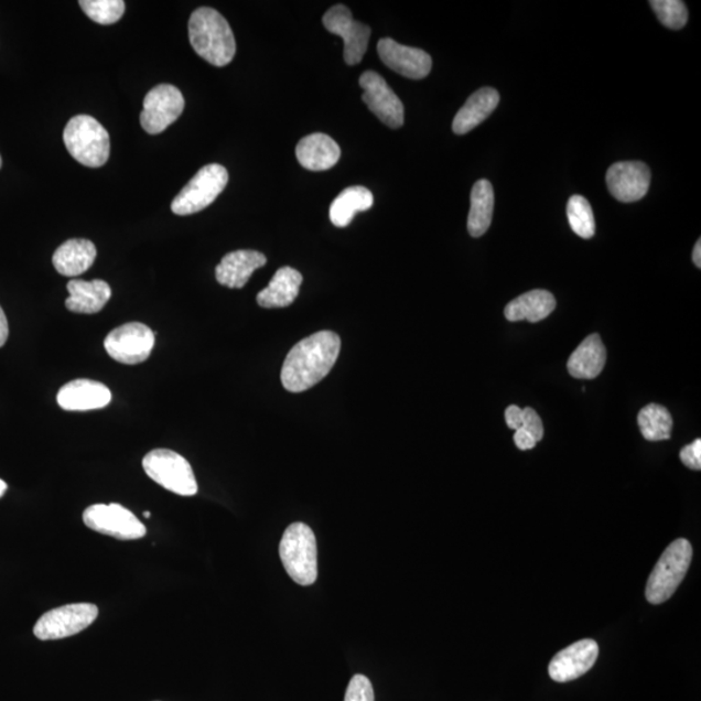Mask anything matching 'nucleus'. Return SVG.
<instances>
[{"label": "nucleus", "instance_id": "obj_1", "mask_svg": "<svg viewBox=\"0 0 701 701\" xmlns=\"http://www.w3.org/2000/svg\"><path fill=\"white\" fill-rule=\"evenodd\" d=\"M338 334L323 331L312 334L291 348L284 359L281 381L290 392H303L331 374L341 353Z\"/></svg>", "mask_w": 701, "mask_h": 701}, {"label": "nucleus", "instance_id": "obj_17", "mask_svg": "<svg viewBox=\"0 0 701 701\" xmlns=\"http://www.w3.org/2000/svg\"><path fill=\"white\" fill-rule=\"evenodd\" d=\"M57 405L64 411H93L111 403L112 393L104 384L91 379H75L62 387L57 393Z\"/></svg>", "mask_w": 701, "mask_h": 701}, {"label": "nucleus", "instance_id": "obj_9", "mask_svg": "<svg viewBox=\"0 0 701 701\" xmlns=\"http://www.w3.org/2000/svg\"><path fill=\"white\" fill-rule=\"evenodd\" d=\"M84 522L87 528L120 540H136L145 536V526L134 514L120 504H94L86 508Z\"/></svg>", "mask_w": 701, "mask_h": 701}, {"label": "nucleus", "instance_id": "obj_11", "mask_svg": "<svg viewBox=\"0 0 701 701\" xmlns=\"http://www.w3.org/2000/svg\"><path fill=\"white\" fill-rule=\"evenodd\" d=\"M185 98L177 87L162 84L153 87L143 100L141 126L155 136L171 127L184 112Z\"/></svg>", "mask_w": 701, "mask_h": 701}, {"label": "nucleus", "instance_id": "obj_33", "mask_svg": "<svg viewBox=\"0 0 701 701\" xmlns=\"http://www.w3.org/2000/svg\"><path fill=\"white\" fill-rule=\"evenodd\" d=\"M345 701H375L374 686L368 677L356 675L350 679Z\"/></svg>", "mask_w": 701, "mask_h": 701}, {"label": "nucleus", "instance_id": "obj_13", "mask_svg": "<svg viewBox=\"0 0 701 701\" xmlns=\"http://www.w3.org/2000/svg\"><path fill=\"white\" fill-rule=\"evenodd\" d=\"M364 89L363 101L385 126L399 129L405 123V106L387 85L385 78L374 71L365 72L359 79Z\"/></svg>", "mask_w": 701, "mask_h": 701}, {"label": "nucleus", "instance_id": "obj_7", "mask_svg": "<svg viewBox=\"0 0 701 701\" xmlns=\"http://www.w3.org/2000/svg\"><path fill=\"white\" fill-rule=\"evenodd\" d=\"M145 474L168 492L181 496L198 493L193 467L184 456L171 450H153L143 459Z\"/></svg>", "mask_w": 701, "mask_h": 701}, {"label": "nucleus", "instance_id": "obj_34", "mask_svg": "<svg viewBox=\"0 0 701 701\" xmlns=\"http://www.w3.org/2000/svg\"><path fill=\"white\" fill-rule=\"evenodd\" d=\"M682 463L692 471L701 470V441L697 440L681 450Z\"/></svg>", "mask_w": 701, "mask_h": 701}, {"label": "nucleus", "instance_id": "obj_5", "mask_svg": "<svg viewBox=\"0 0 701 701\" xmlns=\"http://www.w3.org/2000/svg\"><path fill=\"white\" fill-rule=\"evenodd\" d=\"M692 560V546L688 539L679 538L661 554L649 575L646 597L651 604L669 601L688 574Z\"/></svg>", "mask_w": 701, "mask_h": 701}, {"label": "nucleus", "instance_id": "obj_26", "mask_svg": "<svg viewBox=\"0 0 701 701\" xmlns=\"http://www.w3.org/2000/svg\"><path fill=\"white\" fill-rule=\"evenodd\" d=\"M374 203L375 196L367 187H348L334 199L331 209H328V217L337 228H346L353 223L356 214L370 209L374 207Z\"/></svg>", "mask_w": 701, "mask_h": 701}, {"label": "nucleus", "instance_id": "obj_28", "mask_svg": "<svg viewBox=\"0 0 701 701\" xmlns=\"http://www.w3.org/2000/svg\"><path fill=\"white\" fill-rule=\"evenodd\" d=\"M640 433L648 442L670 440L673 418L666 407L648 405L638 414Z\"/></svg>", "mask_w": 701, "mask_h": 701}, {"label": "nucleus", "instance_id": "obj_25", "mask_svg": "<svg viewBox=\"0 0 701 701\" xmlns=\"http://www.w3.org/2000/svg\"><path fill=\"white\" fill-rule=\"evenodd\" d=\"M554 309H557V299L550 291L532 290L510 302L504 310V315L513 323L524 320L529 323H539L549 317Z\"/></svg>", "mask_w": 701, "mask_h": 701}, {"label": "nucleus", "instance_id": "obj_22", "mask_svg": "<svg viewBox=\"0 0 701 701\" xmlns=\"http://www.w3.org/2000/svg\"><path fill=\"white\" fill-rule=\"evenodd\" d=\"M97 259V247L89 239L75 238L64 242L54 254L53 265L65 277L82 276Z\"/></svg>", "mask_w": 701, "mask_h": 701}, {"label": "nucleus", "instance_id": "obj_8", "mask_svg": "<svg viewBox=\"0 0 701 701\" xmlns=\"http://www.w3.org/2000/svg\"><path fill=\"white\" fill-rule=\"evenodd\" d=\"M97 605L76 603L64 605L45 613L34 626V635L40 640H56L73 637L84 632L97 619Z\"/></svg>", "mask_w": 701, "mask_h": 701}, {"label": "nucleus", "instance_id": "obj_21", "mask_svg": "<svg viewBox=\"0 0 701 701\" xmlns=\"http://www.w3.org/2000/svg\"><path fill=\"white\" fill-rule=\"evenodd\" d=\"M69 298L65 301L68 311L93 315L105 309L111 299L112 290L104 280H72L67 284Z\"/></svg>", "mask_w": 701, "mask_h": 701}, {"label": "nucleus", "instance_id": "obj_36", "mask_svg": "<svg viewBox=\"0 0 701 701\" xmlns=\"http://www.w3.org/2000/svg\"><path fill=\"white\" fill-rule=\"evenodd\" d=\"M9 321H7L6 313L2 306H0V347L6 345L7 339H9Z\"/></svg>", "mask_w": 701, "mask_h": 701}, {"label": "nucleus", "instance_id": "obj_10", "mask_svg": "<svg viewBox=\"0 0 701 701\" xmlns=\"http://www.w3.org/2000/svg\"><path fill=\"white\" fill-rule=\"evenodd\" d=\"M153 345H155V333L141 323H129L116 327L105 339L107 354L114 360L127 365L148 360Z\"/></svg>", "mask_w": 701, "mask_h": 701}, {"label": "nucleus", "instance_id": "obj_15", "mask_svg": "<svg viewBox=\"0 0 701 701\" xmlns=\"http://www.w3.org/2000/svg\"><path fill=\"white\" fill-rule=\"evenodd\" d=\"M377 50L387 67L407 78L422 79L432 71V57L423 50L400 45L391 39L379 41Z\"/></svg>", "mask_w": 701, "mask_h": 701}, {"label": "nucleus", "instance_id": "obj_18", "mask_svg": "<svg viewBox=\"0 0 701 701\" xmlns=\"http://www.w3.org/2000/svg\"><path fill=\"white\" fill-rule=\"evenodd\" d=\"M267 265L265 254L254 250H238L225 255L216 267V280L229 289H242L250 281L255 270Z\"/></svg>", "mask_w": 701, "mask_h": 701}, {"label": "nucleus", "instance_id": "obj_37", "mask_svg": "<svg viewBox=\"0 0 701 701\" xmlns=\"http://www.w3.org/2000/svg\"><path fill=\"white\" fill-rule=\"evenodd\" d=\"M693 265H695L699 269L701 268V240H698L695 247H693L692 252Z\"/></svg>", "mask_w": 701, "mask_h": 701}, {"label": "nucleus", "instance_id": "obj_40", "mask_svg": "<svg viewBox=\"0 0 701 701\" xmlns=\"http://www.w3.org/2000/svg\"><path fill=\"white\" fill-rule=\"evenodd\" d=\"M2 157H0V168H2Z\"/></svg>", "mask_w": 701, "mask_h": 701}, {"label": "nucleus", "instance_id": "obj_35", "mask_svg": "<svg viewBox=\"0 0 701 701\" xmlns=\"http://www.w3.org/2000/svg\"><path fill=\"white\" fill-rule=\"evenodd\" d=\"M514 441L517 445V449L521 451H528V450L535 449L538 443L536 441V438L532 436L530 433L526 432V430L524 429L516 430Z\"/></svg>", "mask_w": 701, "mask_h": 701}, {"label": "nucleus", "instance_id": "obj_32", "mask_svg": "<svg viewBox=\"0 0 701 701\" xmlns=\"http://www.w3.org/2000/svg\"><path fill=\"white\" fill-rule=\"evenodd\" d=\"M649 4L664 26L679 31L688 24V7L681 0H653Z\"/></svg>", "mask_w": 701, "mask_h": 701}, {"label": "nucleus", "instance_id": "obj_6", "mask_svg": "<svg viewBox=\"0 0 701 701\" xmlns=\"http://www.w3.org/2000/svg\"><path fill=\"white\" fill-rule=\"evenodd\" d=\"M229 182V173L220 164H208L190 180L171 204L174 215L188 216L198 214L211 206L224 192Z\"/></svg>", "mask_w": 701, "mask_h": 701}, {"label": "nucleus", "instance_id": "obj_27", "mask_svg": "<svg viewBox=\"0 0 701 701\" xmlns=\"http://www.w3.org/2000/svg\"><path fill=\"white\" fill-rule=\"evenodd\" d=\"M494 188L487 180L474 184L471 194V211L467 217V231L474 238L484 236L490 228L494 215Z\"/></svg>", "mask_w": 701, "mask_h": 701}, {"label": "nucleus", "instance_id": "obj_31", "mask_svg": "<svg viewBox=\"0 0 701 701\" xmlns=\"http://www.w3.org/2000/svg\"><path fill=\"white\" fill-rule=\"evenodd\" d=\"M506 421L509 429H524L535 436L537 442L543 440V422L535 409L530 407L521 409L517 406H510L506 411Z\"/></svg>", "mask_w": 701, "mask_h": 701}, {"label": "nucleus", "instance_id": "obj_19", "mask_svg": "<svg viewBox=\"0 0 701 701\" xmlns=\"http://www.w3.org/2000/svg\"><path fill=\"white\" fill-rule=\"evenodd\" d=\"M295 152L299 164L312 172L331 170L339 162L342 153L338 143L323 133L304 137Z\"/></svg>", "mask_w": 701, "mask_h": 701}, {"label": "nucleus", "instance_id": "obj_30", "mask_svg": "<svg viewBox=\"0 0 701 701\" xmlns=\"http://www.w3.org/2000/svg\"><path fill=\"white\" fill-rule=\"evenodd\" d=\"M86 17L100 25H112L120 21L126 12V2L122 0H82Z\"/></svg>", "mask_w": 701, "mask_h": 701}, {"label": "nucleus", "instance_id": "obj_14", "mask_svg": "<svg viewBox=\"0 0 701 701\" xmlns=\"http://www.w3.org/2000/svg\"><path fill=\"white\" fill-rule=\"evenodd\" d=\"M607 185L613 198L633 203L645 198L651 185V171L645 163L619 162L607 172Z\"/></svg>", "mask_w": 701, "mask_h": 701}, {"label": "nucleus", "instance_id": "obj_20", "mask_svg": "<svg viewBox=\"0 0 701 701\" xmlns=\"http://www.w3.org/2000/svg\"><path fill=\"white\" fill-rule=\"evenodd\" d=\"M500 101V95L493 87H482L471 95L466 104L460 108L452 122V130L457 136L470 133L490 116Z\"/></svg>", "mask_w": 701, "mask_h": 701}, {"label": "nucleus", "instance_id": "obj_39", "mask_svg": "<svg viewBox=\"0 0 701 701\" xmlns=\"http://www.w3.org/2000/svg\"><path fill=\"white\" fill-rule=\"evenodd\" d=\"M150 516H151V514H150V513H144V517H145V518H149Z\"/></svg>", "mask_w": 701, "mask_h": 701}, {"label": "nucleus", "instance_id": "obj_2", "mask_svg": "<svg viewBox=\"0 0 701 701\" xmlns=\"http://www.w3.org/2000/svg\"><path fill=\"white\" fill-rule=\"evenodd\" d=\"M188 39L195 53L215 67H225L236 55L237 43L228 21L209 7L193 12Z\"/></svg>", "mask_w": 701, "mask_h": 701}, {"label": "nucleus", "instance_id": "obj_16", "mask_svg": "<svg viewBox=\"0 0 701 701\" xmlns=\"http://www.w3.org/2000/svg\"><path fill=\"white\" fill-rule=\"evenodd\" d=\"M598 656L595 640L583 639L562 649L550 662L549 673L554 682L567 683L586 675Z\"/></svg>", "mask_w": 701, "mask_h": 701}, {"label": "nucleus", "instance_id": "obj_3", "mask_svg": "<svg viewBox=\"0 0 701 701\" xmlns=\"http://www.w3.org/2000/svg\"><path fill=\"white\" fill-rule=\"evenodd\" d=\"M284 571L301 586H311L317 580V542L315 532L303 522L284 530L280 544Z\"/></svg>", "mask_w": 701, "mask_h": 701}, {"label": "nucleus", "instance_id": "obj_38", "mask_svg": "<svg viewBox=\"0 0 701 701\" xmlns=\"http://www.w3.org/2000/svg\"><path fill=\"white\" fill-rule=\"evenodd\" d=\"M7 488H9V486H7L6 482L3 479H0V499L3 498V495L7 492Z\"/></svg>", "mask_w": 701, "mask_h": 701}, {"label": "nucleus", "instance_id": "obj_12", "mask_svg": "<svg viewBox=\"0 0 701 701\" xmlns=\"http://www.w3.org/2000/svg\"><path fill=\"white\" fill-rule=\"evenodd\" d=\"M327 32L342 36L345 42L343 57L348 65H356L363 61L368 50L370 28L354 20L353 13L346 6L337 4L328 10L323 18Z\"/></svg>", "mask_w": 701, "mask_h": 701}, {"label": "nucleus", "instance_id": "obj_29", "mask_svg": "<svg viewBox=\"0 0 701 701\" xmlns=\"http://www.w3.org/2000/svg\"><path fill=\"white\" fill-rule=\"evenodd\" d=\"M567 215L571 228L576 236L583 239H590L595 234V217L590 203L582 195H573L569 199Z\"/></svg>", "mask_w": 701, "mask_h": 701}, {"label": "nucleus", "instance_id": "obj_24", "mask_svg": "<svg viewBox=\"0 0 701 701\" xmlns=\"http://www.w3.org/2000/svg\"><path fill=\"white\" fill-rule=\"evenodd\" d=\"M605 362L607 350L601 335L591 334L569 357L568 371L576 379H594L602 374Z\"/></svg>", "mask_w": 701, "mask_h": 701}, {"label": "nucleus", "instance_id": "obj_4", "mask_svg": "<svg viewBox=\"0 0 701 701\" xmlns=\"http://www.w3.org/2000/svg\"><path fill=\"white\" fill-rule=\"evenodd\" d=\"M63 140L71 157L89 168L104 166L111 153L108 131L87 115L72 117L64 129Z\"/></svg>", "mask_w": 701, "mask_h": 701}, {"label": "nucleus", "instance_id": "obj_23", "mask_svg": "<svg viewBox=\"0 0 701 701\" xmlns=\"http://www.w3.org/2000/svg\"><path fill=\"white\" fill-rule=\"evenodd\" d=\"M302 282L303 276L296 269L283 267L277 270L268 287L259 292L258 304L262 309H284L295 302Z\"/></svg>", "mask_w": 701, "mask_h": 701}]
</instances>
